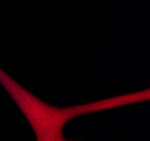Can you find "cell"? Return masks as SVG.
Segmentation results:
<instances>
[{
	"label": "cell",
	"mask_w": 150,
	"mask_h": 141,
	"mask_svg": "<svg viewBox=\"0 0 150 141\" xmlns=\"http://www.w3.org/2000/svg\"><path fill=\"white\" fill-rule=\"evenodd\" d=\"M5 87L33 125L37 141H66L62 130L69 120L80 114L105 110L114 105L112 98H109L73 108H55L34 96L13 80L8 81Z\"/></svg>",
	"instance_id": "6da1fadb"
}]
</instances>
